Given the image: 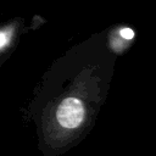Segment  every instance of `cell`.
<instances>
[{"label":"cell","instance_id":"6da1fadb","mask_svg":"<svg viewBox=\"0 0 156 156\" xmlns=\"http://www.w3.org/2000/svg\"><path fill=\"white\" fill-rule=\"evenodd\" d=\"M85 119V107L80 99L68 96L63 99L56 110V121L65 129H76Z\"/></svg>","mask_w":156,"mask_h":156},{"label":"cell","instance_id":"7a4b0ae2","mask_svg":"<svg viewBox=\"0 0 156 156\" xmlns=\"http://www.w3.org/2000/svg\"><path fill=\"white\" fill-rule=\"evenodd\" d=\"M134 30L129 27H118L115 28L113 32L110 34V43L112 49L117 50V48H126V44L134 39Z\"/></svg>","mask_w":156,"mask_h":156},{"label":"cell","instance_id":"3957f363","mask_svg":"<svg viewBox=\"0 0 156 156\" xmlns=\"http://www.w3.org/2000/svg\"><path fill=\"white\" fill-rule=\"evenodd\" d=\"M12 39V30L10 29H1L0 30V50L4 49Z\"/></svg>","mask_w":156,"mask_h":156}]
</instances>
